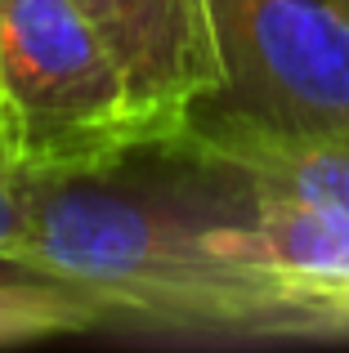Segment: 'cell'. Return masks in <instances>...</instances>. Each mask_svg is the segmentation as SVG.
Returning a JSON list of instances; mask_svg holds the SVG:
<instances>
[{"label": "cell", "mask_w": 349, "mask_h": 353, "mask_svg": "<svg viewBox=\"0 0 349 353\" xmlns=\"http://www.w3.org/2000/svg\"><path fill=\"white\" fill-rule=\"evenodd\" d=\"M0 250L9 255H27V210H23V192L14 179L0 174ZM32 259V255H27Z\"/></svg>", "instance_id": "ba28073f"}, {"label": "cell", "mask_w": 349, "mask_h": 353, "mask_svg": "<svg viewBox=\"0 0 349 353\" xmlns=\"http://www.w3.org/2000/svg\"><path fill=\"white\" fill-rule=\"evenodd\" d=\"M210 23L219 94L197 112L260 130H349V0H210Z\"/></svg>", "instance_id": "3957f363"}, {"label": "cell", "mask_w": 349, "mask_h": 353, "mask_svg": "<svg viewBox=\"0 0 349 353\" xmlns=\"http://www.w3.org/2000/svg\"><path fill=\"white\" fill-rule=\"evenodd\" d=\"M23 282H68V277H59L54 268H45L41 259L0 250V286H23Z\"/></svg>", "instance_id": "9c48e42d"}, {"label": "cell", "mask_w": 349, "mask_h": 353, "mask_svg": "<svg viewBox=\"0 0 349 353\" xmlns=\"http://www.w3.org/2000/svg\"><path fill=\"white\" fill-rule=\"evenodd\" d=\"M166 174L112 170L18 183L27 255L112 304L117 331L201 345H323V327L246 259L215 241L251 215L242 179L210 161L152 152Z\"/></svg>", "instance_id": "6da1fadb"}, {"label": "cell", "mask_w": 349, "mask_h": 353, "mask_svg": "<svg viewBox=\"0 0 349 353\" xmlns=\"http://www.w3.org/2000/svg\"><path fill=\"white\" fill-rule=\"evenodd\" d=\"M90 331H117L112 304L99 295L72 282L0 286V349L59 336H90Z\"/></svg>", "instance_id": "52a82bcc"}, {"label": "cell", "mask_w": 349, "mask_h": 353, "mask_svg": "<svg viewBox=\"0 0 349 353\" xmlns=\"http://www.w3.org/2000/svg\"><path fill=\"white\" fill-rule=\"evenodd\" d=\"M215 241L269 273L327 340H349V215L255 197L251 215L219 219Z\"/></svg>", "instance_id": "8992f818"}, {"label": "cell", "mask_w": 349, "mask_h": 353, "mask_svg": "<svg viewBox=\"0 0 349 353\" xmlns=\"http://www.w3.org/2000/svg\"><path fill=\"white\" fill-rule=\"evenodd\" d=\"M117 59L139 152L170 143L219 94L210 0H72Z\"/></svg>", "instance_id": "277c9868"}, {"label": "cell", "mask_w": 349, "mask_h": 353, "mask_svg": "<svg viewBox=\"0 0 349 353\" xmlns=\"http://www.w3.org/2000/svg\"><path fill=\"white\" fill-rule=\"evenodd\" d=\"M139 152L126 81L72 0H0V174L77 179Z\"/></svg>", "instance_id": "7a4b0ae2"}, {"label": "cell", "mask_w": 349, "mask_h": 353, "mask_svg": "<svg viewBox=\"0 0 349 353\" xmlns=\"http://www.w3.org/2000/svg\"><path fill=\"white\" fill-rule=\"evenodd\" d=\"M152 152L210 161L264 201L349 215V130H260L197 112Z\"/></svg>", "instance_id": "5b68a950"}]
</instances>
